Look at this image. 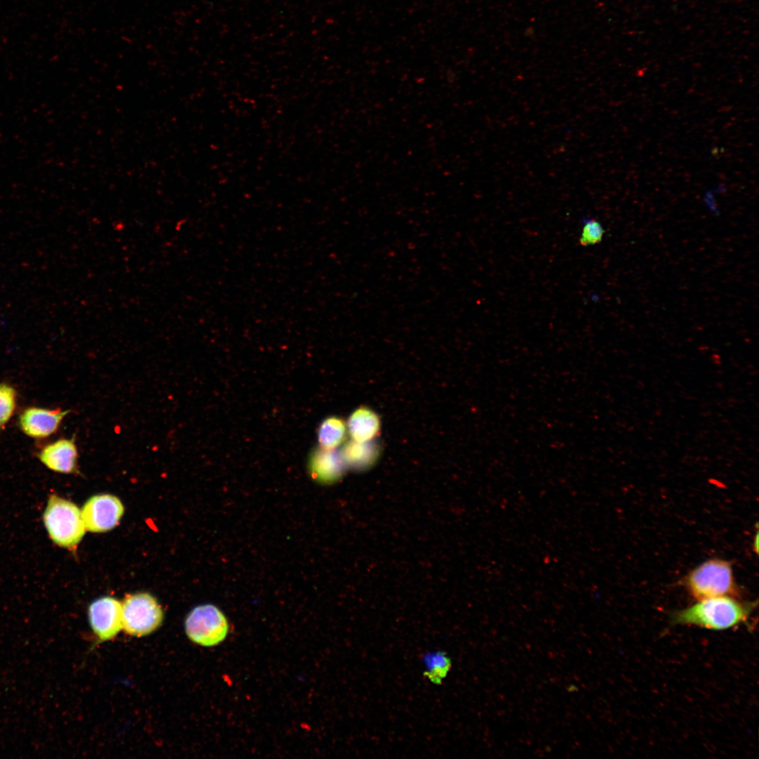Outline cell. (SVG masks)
<instances>
[{"label": "cell", "instance_id": "4", "mask_svg": "<svg viewBox=\"0 0 759 759\" xmlns=\"http://www.w3.org/2000/svg\"><path fill=\"white\" fill-rule=\"evenodd\" d=\"M122 628L132 636L142 637L158 628L163 621V611L153 595L148 592L129 594L122 602Z\"/></svg>", "mask_w": 759, "mask_h": 759}, {"label": "cell", "instance_id": "12", "mask_svg": "<svg viewBox=\"0 0 759 759\" xmlns=\"http://www.w3.org/2000/svg\"><path fill=\"white\" fill-rule=\"evenodd\" d=\"M381 427L378 415L365 406L356 409L349 416L347 429L352 440L365 442L373 440Z\"/></svg>", "mask_w": 759, "mask_h": 759}, {"label": "cell", "instance_id": "5", "mask_svg": "<svg viewBox=\"0 0 759 759\" xmlns=\"http://www.w3.org/2000/svg\"><path fill=\"white\" fill-rule=\"evenodd\" d=\"M185 630L188 638L202 647L221 644L229 632V623L223 612L212 604L193 608L187 615Z\"/></svg>", "mask_w": 759, "mask_h": 759}, {"label": "cell", "instance_id": "6", "mask_svg": "<svg viewBox=\"0 0 759 759\" xmlns=\"http://www.w3.org/2000/svg\"><path fill=\"white\" fill-rule=\"evenodd\" d=\"M124 508L120 500L111 494H98L89 498L81 510L86 531L103 533L119 522Z\"/></svg>", "mask_w": 759, "mask_h": 759}, {"label": "cell", "instance_id": "14", "mask_svg": "<svg viewBox=\"0 0 759 759\" xmlns=\"http://www.w3.org/2000/svg\"><path fill=\"white\" fill-rule=\"evenodd\" d=\"M18 393L14 387L0 382V431L5 429L17 406Z\"/></svg>", "mask_w": 759, "mask_h": 759}, {"label": "cell", "instance_id": "15", "mask_svg": "<svg viewBox=\"0 0 759 759\" xmlns=\"http://www.w3.org/2000/svg\"><path fill=\"white\" fill-rule=\"evenodd\" d=\"M427 675L433 682H439L449 670L450 661L443 653H433L424 658Z\"/></svg>", "mask_w": 759, "mask_h": 759}, {"label": "cell", "instance_id": "16", "mask_svg": "<svg viewBox=\"0 0 759 759\" xmlns=\"http://www.w3.org/2000/svg\"><path fill=\"white\" fill-rule=\"evenodd\" d=\"M583 226L579 238V244L587 247L600 242L604 234L602 224L595 219L583 218Z\"/></svg>", "mask_w": 759, "mask_h": 759}, {"label": "cell", "instance_id": "11", "mask_svg": "<svg viewBox=\"0 0 759 759\" xmlns=\"http://www.w3.org/2000/svg\"><path fill=\"white\" fill-rule=\"evenodd\" d=\"M339 453L346 467L362 471L376 462L380 455V446L373 440L358 442L351 439L343 446Z\"/></svg>", "mask_w": 759, "mask_h": 759}, {"label": "cell", "instance_id": "8", "mask_svg": "<svg viewBox=\"0 0 759 759\" xmlns=\"http://www.w3.org/2000/svg\"><path fill=\"white\" fill-rule=\"evenodd\" d=\"M91 627L100 641L114 638L122 628V602L112 597H103L89 607Z\"/></svg>", "mask_w": 759, "mask_h": 759}, {"label": "cell", "instance_id": "1", "mask_svg": "<svg viewBox=\"0 0 759 759\" xmlns=\"http://www.w3.org/2000/svg\"><path fill=\"white\" fill-rule=\"evenodd\" d=\"M757 604V602H741L731 596L710 597L674 612L671 621L714 630H727L746 623Z\"/></svg>", "mask_w": 759, "mask_h": 759}, {"label": "cell", "instance_id": "2", "mask_svg": "<svg viewBox=\"0 0 759 759\" xmlns=\"http://www.w3.org/2000/svg\"><path fill=\"white\" fill-rule=\"evenodd\" d=\"M43 521L51 540L58 546L70 550L77 547L86 531L81 510L56 494L48 497Z\"/></svg>", "mask_w": 759, "mask_h": 759}, {"label": "cell", "instance_id": "3", "mask_svg": "<svg viewBox=\"0 0 759 759\" xmlns=\"http://www.w3.org/2000/svg\"><path fill=\"white\" fill-rule=\"evenodd\" d=\"M685 585L696 599L737 595L739 590L732 567L729 562L712 559L691 571L685 579Z\"/></svg>", "mask_w": 759, "mask_h": 759}, {"label": "cell", "instance_id": "10", "mask_svg": "<svg viewBox=\"0 0 759 759\" xmlns=\"http://www.w3.org/2000/svg\"><path fill=\"white\" fill-rule=\"evenodd\" d=\"M345 465L339 452L320 448L311 455L309 462L310 475L320 484H332L343 475Z\"/></svg>", "mask_w": 759, "mask_h": 759}, {"label": "cell", "instance_id": "13", "mask_svg": "<svg viewBox=\"0 0 759 759\" xmlns=\"http://www.w3.org/2000/svg\"><path fill=\"white\" fill-rule=\"evenodd\" d=\"M346 426L344 422L337 417L325 419L318 430V441L320 447L333 450L341 445L346 438Z\"/></svg>", "mask_w": 759, "mask_h": 759}, {"label": "cell", "instance_id": "9", "mask_svg": "<svg viewBox=\"0 0 759 759\" xmlns=\"http://www.w3.org/2000/svg\"><path fill=\"white\" fill-rule=\"evenodd\" d=\"M37 457L53 472L65 474L79 472V453L74 434L70 438H60L46 444L37 452Z\"/></svg>", "mask_w": 759, "mask_h": 759}, {"label": "cell", "instance_id": "7", "mask_svg": "<svg viewBox=\"0 0 759 759\" xmlns=\"http://www.w3.org/2000/svg\"><path fill=\"white\" fill-rule=\"evenodd\" d=\"M70 412V410L60 408L27 407L19 415L18 426L25 435L31 439H46L57 432Z\"/></svg>", "mask_w": 759, "mask_h": 759}]
</instances>
